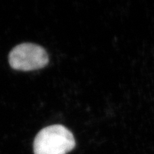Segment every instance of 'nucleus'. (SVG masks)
<instances>
[{"instance_id":"f257e3e1","label":"nucleus","mask_w":154,"mask_h":154,"mask_svg":"<svg viewBox=\"0 0 154 154\" xmlns=\"http://www.w3.org/2000/svg\"><path fill=\"white\" fill-rule=\"evenodd\" d=\"M76 146L74 135L62 125H52L38 133L34 141V154H66Z\"/></svg>"},{"instance_id":"f03ea898","label":"nucleus","mask_w":154,"mask_h":154,"mask_svg":"<svg viewBox=\"0 0 154 154\" xmlns=\"http://www.w3.org/2000/svg\"><path fill=\"white\" fill-rule=\"evenodd\" d=\"M9 62L15 70L28 72L45 67L49 63V57L41 46L24 43L16 46L10 51Z\"/></svg>"}]
</instances>
